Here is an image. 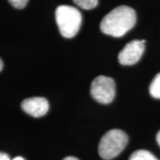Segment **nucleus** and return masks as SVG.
<instances>
[{
	"mask_svg": "<svg viewBox=\"0 0 160 160\" xmlns=\"http://www.w3.org/2000/svg\"><path fill=\"white\" fill-rule=\"evenodd\" d=\"M136 22V12L130 6H120L106 14L100 25L102 33L120 38L133 28Z\"/></svg>",
	"mask_w": 160,
	"mask_h": 160,
	"instance_id": "nucleus-1",
	"label": "nucleus"
},
{
	"mask_svg": "<svg viewBox=\"0 0 160 160\" xmlns=\"http://www.w3.org/2000/svg\"><path fill=\"white\" fill-rule=\"evenodd\" d=\"M55 20L62 36L66 38H71L79 31L82 14L74 6L62 5L56 8Z\"/></svg>",
	"mask_w": 160,
	"mask_h": 160,
	"instance_id": "nucleus-2",
	"label": "nucleus"
},
{
	"mask_svg": "<svg viewBox=\"0 0 160 160\" xmlns=\"http://www.w3.org/2000/svg\"><path fill=\"white\" fill-rule=\"evenodd\" d=\"M128 142V136L120 129H111L107 132L99 143V154L103 159L115 158L125 149Z\"/></svg>",
	"mask_w": 160,
	"mask_h": 160,
	"instance_id": "nucleus-3",
	"label": "nucleus"
},
{
	"mask_svg": "<svg viewBox=\"0 0 160 160\" xmlns=\"http://www.w3.org/2000/svg\"><path fill=\"white\" fill-rule=\"evenodd\" d=\"M116 86L114 80L106 76L95 78L91 85V95L96 102L102 104L110 103L115 98Z\"/></svg>",
	"mask_w": 160,
	"mask_h": 160,
	"instance_id": "nucleus-4",
	"label": "nucleus"
},
{
	"mask_svg": "<svg viewBox=\"0 0 160 160\" xmlns=\"http://www.w3.org/2000/svg\"><path fill=\"white\" fill-rule=\"evenodd\" d=\"M145 40H132L126 44L118 53V62L122 65H133L142 56L145 49Z\"/></svg>",
	"mask_w": 160,
	"mask_h": 160,
	"instance_id": "nucleus-5",
	"label": "nucleus"
},
{
	"mask_svg": "<svg viewBox=\"0 0 160 160\" xmlns=\"http://www.w3.org/2000/svg\"><path fill=\"white\" fill-rule=\"evenodd\" d=\"M22 109L24 112L34 118H40L47 113L49 103L44 97L29 98L22 102Z\"/></svg>",
	"mask_w": 160,
	"mask_h": 160,
	"instance_id": "nucleus-6",
	"label": "nucleus"
},
{
	"mask_svg": "<svg viewBox=\"0 0 160 160\" xmlns=\"http://www.w3.org/2000/svg\"><path fill=\"white\" fill-rule=\"evenodd\" d=\"M129 160H159L151 152L145 149H139L130 156Z\"/></svg>",
	"mask_w": 160,
	"mask_h": 160,
	"instance_id": "nucleus-7",
	"label": "nucleus"
},
{
	"mask_svg": "<svg viewBox=\"0 0 160 160\" xmlns=\"http://www.w3.org/2000/svg\"><path fill=\"white\" fill-rule=\"evenodd\" d=\"M149 93L153 98L160 99V72L152 80L149 86Z\"/></svg>",
	"mask_w": 160,
	"mask_h": 160,
	"instance_id": "nucleus-8",
	"label": "nucleus"
},
{
	"mask_svg": "<svg viewBox=\"0 0 160 160\" xmlns=\"http://www.w3.org/2000/svg\"><path fill=\"white\" fill-rule=\"evenodd\" d=\"M73 1L77 6L86 10L92 9L96 7L98 5V0H73Z\"/></svg>",
	"mask_w": 160,
	"mask_h": 160,
	"instance_id": "nucleus-9",
	"label": "nucleus"
},
{
	"mask_svg": "<svg viewBox=\"0 0 160 160\" xmlns=\"http://www.w3.org/2000/svg\"><path fill=\"white\" fill-rule=\"evenodd\" d=\"M8 1L12 6L17 9L24 8L29 2V0H8Z\"/></svg>",
	"mask_w": 160,
	"mask_h": 160,
	"instance_id": "nucleus-10",
	"label": "nucleus"
},
{
	"mask_svg": "<svg viewBox=\"0 0 160 160\" xmlns=\"http://www.w3.org/2000/svg\"><path fill=\"white\" fill-rule=\"evenodd\" d=\"M0 160H12L10 158V157L6 153H4V152H0Z\"/></svg>",
	"mask_w": 160,
	"mask_h": 160,
	"instance_id": "nucleus-11",
	"label": "nucleus"
},
{
	"mask_svg": "<svg viewBox=\"0 0 160 160\" xmlns=\"http://www.w3.org/2000/svg\"><path fill=\"white\" fill-rule=\"evenodd\" d=\"M63 160H79L78 158H75V157H67V158H65Z\"/></svg>",
	"mask_w": 160,
	"mask_h": 160,
	"instance_id": "nucleus-12",
	"label": "nucleus"
},
{
	"mask_svg": "<svg viewBox=\"0 0 160 160\" xmlns=\"http://www.w3.org/2000/svg\"><path fill=\"white\" fill-rule=\"evenodd\" d=\"M157 142H158V145L160 146V130H159V132H158V134H157Z\"/></svg>",
	"mask_w": 160,
	"mask_h": 160,
	"instance_id": "nucleus-13",
	"label": "nucleus"
},
{
	"mask_svg": "<svg viewBox=\"0 0 160 160\" xmlns=\"http://www.w3.org/2000/svg\"><path fill=\"white\" fill-rule=\"evenodd\" d=\"M12 160H25L23 158H22V157H16V158H14Z\"/></svg>",
	"mask_w": 160,
	"mask_h": 160,
	"instance_id": "nucleus-14",
	"label": "nucleus"
},
{
	"mask_svg": "<svg viewBox=\"0 0 160 160\" xmlns=\"http://www.w3.org/2000/svg\"><path fill=\"white\" fill-rule=\"evenodd\" d=\"M3 66H4V64H3V62H2V60L0 59V71L3 69Z\"/></svg>",
	"mask_w": 160,
	"mask_h": 160,
	"instance_id": "nucleus-15",
	"label": "nucleus"
}]
</instances>
